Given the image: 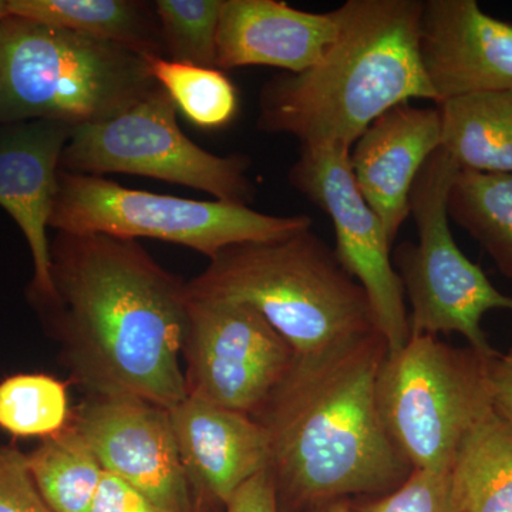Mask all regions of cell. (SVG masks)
Segmentation results:
<instances>
[{
	"mask_svg": "<svg viewBox=\"0 0 512 512\" xmlns=\"http://www.w3.org/2000/svg\"><path fill=\"white\" fill-rule=\"evenodd\" d=\"M50 255L56 298L37 312L73 379L93 396L183 402L188 282L134 239L57 232Z\"/></svg>",
	"mask_w": 512,
	"mask_h": 512,
	"instance_id": "cell-1",
	"label": "cell"
},
{
	"mask_svg": "<svg viewBox=\"0 0 512 512\" xmlns=\"http://www.w3.org/2000/svg\"><path fill=\"white\" fill-rule=\"evenodd\" d=\"M389 355L379 332L295 356L254 419L269 440V471L284 512L390 493L413 467L387 433L376 380Z\"/></svg>",
	"mask_w": 512,
	"mask_h": 512,
	"instance_id": "cell-2",
	"label": "cell"
},
{
	"mask_svg": "<svg viewBox=\"0 0 512 512\" xmlns=\"http://www.w3.org/2000/svg\"><path fill=\"white\" fill-rule=\"evenodd\" d=\"M420 0H348L318 63L275 77L259 96L258 128L301 147L353 144L387 111L437 97L420 55Z\"/></svg>",
	"mask_w": 512,
	"mask_h": 512,
	"instance_id": "cell-3",
	"label": "cell"
},
{
	"mask_svg": "<svg viewBox=\"0 0 512 512\" xmlns=\"http://www.w3.org/2000/svg\"><path fill=\"white\" fill-rule=\"evenodd\" d=\"M188 292L247 303L298 357L320 356L377 332L365 289L312 228L224 249L188 282Z\"/></svg>",
	"mask_w": 512,
	"mask_h": 512,
	"instance_id": "cell-4",
	"label": "cell"
},
{
	"mask_svg": "<svg viewBox=\"0 0 512 512\" xmlns=\"http://www.w3.org/2000/svg\"><path fill=\"white\" fill-rule=\"evenodd\" d=\"M158 87L148 56L131 47L19 16L0 20V123H99Z\"/></svg>",
	"mask_w": 512,
	"mask_h": 512,
	"instance_id": "cell-5",
	"label": "cell"
},
{
	"mask_svg": "<svg viewBox=\"0 0 512 512\" xmlns=\"http://www.w3.org/2000/svg\"><path fill=\"white\" fill-rule=\"evenodd\" d=\"M476 350L410 336L376 380L384 427L413 470L450 471L468 431L493 410L490 365Z\"/></svg>",
	"mask_w": 512,
	"mask_h": 512,
	"instance_id": "cell-6",
	"label": "cell"
},
{
	"mask_svg": "<svg viewBox=\"0 0 512 512\" xmlns=\"http://www.w3.org/2000/svg\"><path fill=\"white\" fill-rule=\"evenodd\" d=\"M49 228L67 234L153 238L214 259L232 245L278 241L312 228V218L275 217L225 201L131 190L100 175L59 171Z\"/></svg>",
	"mask_w": 512,
	"mask_h": 512,
	"instance_id": "cell-7",
	"label": "cell"
},
{
	"mask_svg": "<svg viewBox=\"0 0 512 512\" xmlns=\"http://www.w3.org/2000/svg\"><path fill=\"white\" fill-rule=\"evenodd\" d=\"M460 170L441 147L424 164L410 195L417 242L400 244L393 265L412 306V336L458 333L471 349L495 359L500 353L484 332L483 318L495 309L512 312V296L498 291L453 237L447 200Z\"/></svg>",
	"mask_w": 512,
	"mask_h": 512,
	"instance_id": "cell-8",
	"label": "cell"
},
{
	"mask_svg": "<svg viewBox=\"0 0 512 512\" xmlns=\"http://www.w3.org/2000/svg\"><path fill=\"white\" fill-rule=\"evenodd\" d=\"M249 167L247 157L215 156L185 136L163 87L109 120L74 127L60 158L67 173L140 175L241 205L254 198Z\"/></svg>",
	"mask_w": 512,
	"mask_h": 512,
	"instance_id": "cell-9",
	"label": "cell"
},
{
	"mask_svg": "<svg viewBox=\"0 0 512 512\" xmlns=\"http://www.w3.org/2000/svg\"><path fill=\"white\" fill-rule=\"evenodd\" d=\"M181 356L190 396L248 416L295 360L291 345L252 306L191 295Z\"/></svg>",
	"mask_w": 512,
	"mask_h": 512,
	"instance_id": "cell-10",
	"label": "cell"
},
{
	"mask_svg": "<svg viewBox=\"0 0 512 512\" xmlns=\"http://www.w3.org/2000/svg\"><path fill=\"white\" fill-rule=\"evenodd\" d=\"M349 156L345 147H301L289 181L332 220L335 254L345 271L365 289L377 332L392 355L412 336L406 295L390 255L393 244L382 221L360 194Z\"/></svg>",
	"mask_w": 512,
	"mask_h": 512,
	"instance_id": "cell-11",
	"label": "cell"
},
{
	"mask_svg": "<svg viewBox=\"0 0 512 512\" xmlns=\"http://www.w3.org/2000/svg\"><path fill=\"white\" fill-rule=\"evenodd\" d=\"M70 421L106 473L131 485L160 512H194L167 409L128 397L93 396Z\"/></svg>",
	"mask_w": 512,
	"mask_h": 512,
	"instance_id": "cell-12",
	"label": "cell"
},
{
	"mask_svg": "<svg viewBox=\"0 0 512 512\" xmlns=\"http://www.w3.org/2000/svg\"><path fill=\"white\" fill-rule=\"evenodd\" d=\"M73 128L50 120L0 123V207L28 241L33 261L28 295L37 311L56 298L47 228L55 205L60 158Z\"/></svg>",
	"mask_w": 512,
	"mask_h": 512,
	"instance_id": "cell-13",
	"label": "cell"
},
{
	"mask_svg": "<svg viewBox=\"0 0 512 512\" xmlns=\"http://www.w3.org/2000/svg\"><path fill=\"white\" fill-rule=\"evenodd\" d=\"M168 414L194 512H225L242 485L268 470V436L254 417L190 394Z\"/></svg>",
	"mask_w": 512,
	"mask_h": 512,
	"instance_id": "cell-14",
	"label": "cell"
},
{
	"mask_svg": "<svg viewBox=\"0 0 512 512\" xmlns=\"http://www.w3.org/2000/svg\"><path fill=\"white\" fill-rule=\"evenodd\" d=\"M420 55L436 104L466 94L512 92V25L476 0H427Z\"/></svg>",
	"mask_w": 512,
	"mask_h": 512,
	"instance_id": "cell-15",
	"label": "cell"
},
{
	"mask_svg": "<svg viewBox=\"0 0 512 512\" xmlns=\"http://www.w3.org/2000/svg\"><path fill=\"white\" fill-rule=\"evenodd\" d=\"M440 147L439 109L406 103L379 117L350 150L357 188L382 221L392 244L410 217L414 183Z\"/></svg>",
	"mask_w": 512,
	"mask_h": 512,
	"instance_id": "cell-16",
	"label": "cell"
},
{
	"mask_svg": "<svg viewBox=\"0 0 512 512\" xmlns=\"http://www.w3.org/2000/svg\"><path fill=\"white\" fill-rule=\"evenodd\" d=\"M338 30L335 10L312 13L278 0H224L218 69L271 66L302 73L318 63Z\"/></svg>",
	"mask_w": 512,
	"mask_h": 512,
	"instance_id": "cell-17",
	"label": "cell"
},
{
	"mask_svg": "<svg viewBox=\"0 0 512 512\" xmlns=\"http://www.w3.org/2000/svg\"><path fill=\"white\" fill-rule=\"evenodd\" d=\"M436 107L441 148L461 170L512 173V92L466 94Z\"/></svg>",
	"mask_w": 512,
	"mask_h": 512,
	"instance_id": "cell-18",
	"label": "cell"
},
{
	"mask_svg": "<svg viewBox=\"0 0 512 512\" xmlns=\"http://www.w3.org/2000/svg\"><path fill=\"white\" fill-rule=\"evenodd\" d=\"M9 15L164 56L156 9L138 0H8Z\"/></svg>",
	"mask_w": 512,
	"mask_h": 512,
	"instance_id": "cell-19",
	"label": "cell"
},
{
	"mask_svg": "<svg viewBox=\"0 0 512 512\" xmlns=\"http://www.w3.org/2000/svg\"><path fill=\"white\" fill-rule=\"evenodd\" d=\"M450 480L460 512H512V423L485 414L458 447Z\"/></svg>",
	"mask_w": 512,
	"mask_h": 512,
	"instance_id": "cell-20",
	"label": "cell"
},
{
	"mask_svg": "<svg viewBox=\"0 0 512 512\" xmlns=\"http://www.w3.org/2000/svg\"><path fill=\"white\" fill-rule=\"evenodd\" d=\"M448 217L466 229L512 279V173L460 170L451 184Z\"/></svg>",
	"mask_w": 512,
	"mask_h": 512,
	"instance_id": "cell-21",
	"label": "cell"
},
{
	"mask_svg": "<svg viewBox=\"0 0 512 512\" xmlns=\"http://www.w3.org/2000/svg\"><path fill=\"white\" fill-rule=\"evenodd\" d=\"M40 494L56 512H89L104 470L99 458L70 421L28 454Z\"/></svg>",
	"mask_w": 512,
	"mask_h": 512,
	"instance_id": "cell-22",
	"label": "cell"
},
{
	"mask_svg": "<svg viewBox=\"0 0 512 512\" xmlns=\"http://www.w3.org/2000/svg\"><path fill=\"white\" fill-rule=\"evenodd\" d=\"M148 64L158 86L195 126L215 130L237 116L238 92L222 70L175 63L160 56H148Z\"/></svg>",
	"mask_w": 512,
	"mask_h": 512,
	"instance_id": "cell-23",
	"label": "cell"
},
{
	"mask_svg": "<svg viewBox=\"0 0 512 512\" xmlns=\"http://www.w3.org/2000/svg\"><path fill=\"white\" fill-rule=\"evenodd\" d=\"M67 384L45 373H19L0 382V429L13 437L55 436L69 426Z\"/></svg>",
	"mask_w": 512,
	"mask_h": 512,
	"instance_id": "cell-24",
	"label": "cell"
},
{
	"mask_svg": "<svg viewBox=\"0 0 512 512\" xmlns=\"http://www.w3.org/2000/svg\"><path fill=\"white\" fill-rule=\"evenodd\" d=\"M224 0H158L154 3L165 59L218 69V29Z\"/></svg>",
	"mask_w": 512,
	"mask_h": 512,
	"instance_id": "cell-25",
	"label": "cell"
},
{
	"mask_svg": "<svg viewBox=\"0 0 512 512\" xmlns=\"http://www.w3.org/2000/svg\"><path fill=\"white\" fill-rule=\"evenodd\" d=\"M352 512H460L450 471L413 470L396 490L352 500Z\"/></svg>",
	"mask_w": 512,
	"mask_h": 512,
	"instance_id": "cell-26",
	"label": "cell"
},
{
	"mask_svg": "<svg viewBox=\"0 0 512 512\" xmlns=\"http://www.w3.org/2000/svg\"><path fill=\"white\" fill-rule=\"evenodd\" d=\"M0 512H56L30 474L28 454L0 444Z\"/></svg>",
	"mask_w": 512,
	"mask_h": 512,
	"instance_id": "cell-27",
	"label": "cell"
},
{
	"mask_svg": "<svg viewBox=\"0 0 512 512\" xmlns=\"http://www.w3.org/2000/svg\"><path fill=\"white\" fill-rule=\"evenodd\" d=\"M89 512H160L143 494L104 471Z\"/></svg>",
	"mask_w": 512,
	"mask_h": 512,
	"instance_id": "cell-28",
	"label": "cell"
},
{
	"mask_svg": "<svg viewBox=\"0 0 512 512\" xmlns=\"http://www.w3.org/2000/svg\"><path fill=\"white\" fill-rule=\"evenodd\" d=\"M225 512H284L269 468L242 485Z\"/></svg>",
	"mask_w": 512,
	"mask_h": 512,
	"instance_id": "cell-29",
	"label": "cell"
},
{
	"mask_svg": "<svg viewBox=\"0 0 512 512\" xmlns=\"http://www.w3.org/2000/svg\"><path fill=\"white\" fill-rule=\"evenodd\" d=\"M490 384L495 412L512 423V346L491 362Z\"/></svg>",
	"mask_w": 512,
	"mask_h": 512,
	"instance_id": "cell-30",
	"label": "cell"
},
{
	"mask_svg": "<svg viewBox=\"0 0 512 512\" xmlns=\"http://www.w3.org/2000/svg\"><path fill=\"white\" fill-rule=\"evenodd\" d=\"M301 512H352V500L342 498V500L326 501V503L312 505Z\"/></svg>",
	"mask_w": 512,
	"mask_h": 512,
	"instance_id": "cell-31",
	"label": "cell"
},
{
	"mask_svg": "<svg viewBox=\"0 0 512 512\" xmlns=\"http://www.w3.org/2000/svg\"><path fill=\"white\" fill-rule=\"evenodd\" d=\"M9 16L8 0H0V20Z\"/></svg>",
	"mask_w": 512,
	"mask_h": 512,
	"instance_id": "cell-32",
	"label": "cell"
}]
</instances>
